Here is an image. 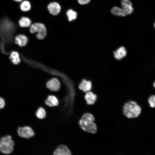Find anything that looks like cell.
<instances>
[{
	"label": "cell",
	"mask_w": 155,
	"mask_h": 155,
	"mask_svg": "<svg viewBox=\"0 0 155 155\" xmlns=\"http://www.w3.org/2000/svg\"><path fill=\"white\" fill-rule=\"evenodd\" d=\"M93 116L89 113L84 114L79 121L81 127L84 131L90 133H95L96 131L97 127L94 122Z\"/></svg>",
	"instance_id": "1"
},
{
	"label": "cell",
	"mask_w": 155,
	"mask_h": 155,
	"mask_svg": "<svg viewBox=\"0 0 155 155\" xmlns=\"http://www.w3.org/2000/svg\"><path fill=\"white\" fill-rule=\"evenodd\" d=\"M123 111L124 115L128 118L137 117L141 113V108L135 102L129 101L124 105Z\"/></svg>",
	"instance_id": "2"
},
{
	"label": "cell",
	"mask_w": 155,
	"mask_h": 155,
	"mask_svg": "<svg viewBox=\"0 0 155 155\" xmlns=\"http://www.w3.org/2000/svg\"><path fill=\"white\" fill-rule=\"evenodd\" d=\"M14 142L11 136L7 135L2 137L0 141V150L4 154L11 153L13 150Z\"/></svg>",
	"instance_id": "3"
},
{
	"label": "cell",
	"mask_w": 155,
	"mask_h": 155,
	"mask_svg": "<svg viewBox=\"0 0 155 155\" xmlns=\"http://www.w3.org/2000/svg\"><path fill=\"white\" fill-rule=\"evenodd\" d=\"M30 31L32 33H37L36 37L40 39H43L46 35V27L43 24L40 23H35L32 25Z\"/></svg>",
	"instance_id": "4"
},
{
	"label": "cell",
	"mask_w": 155,
	"mask_h": 155,
	"mask_svg": "<svg viewBox=\"0 0 155 155\" xmlns=\"http://www.w3.org/2000/svg\"><path fill=\"white\" fill-rule=\"evenodd\" d=\"M18 133L20 137L26 138L31 137L34 135V132L30 127L24 126L18 128Z\"/></svg>",
	"instance_id": "5"
},
{
	"label": "cell",
	"mask_w": 155,
	"mask_h": 155,
	"mask_svg": "<svg viewBox=\"0 0 155 155\" xmlns=\"http://www.w3.org/2000/svg\"><path fill=\"white\" fill-rule=\"evenodd\" d=\"M46 86L52 91H57L59 89L60 84L59 81L57 79L53 78L47 82Z\"/></svg>",
	"instance_id": "6"
},
{
	"label": "cell",
	"mask_w": 155,
	"mask_h": 155,
	"mask_svg": "<svg viewBox=\"0 0 155 155\" xmlns=\"http://www.w3.org/2000/svg\"><path fill=\"white\" fill-rule=\"evenodd\" d=\"M51 14L53 15H57L60 12L61 7L59 4L56 2L50 3L47 7Z\"/></svg>",
	"instance_id": "7"
},
{
	"label": "cell",
	"mask_w": 155,
	"mask_h": 155,
	"mask_svg": "<svg viewBox=\"0 0 155 155\" xmlns=\"http://www.w3.org/2000/svg\"><path fill=\"white\" fill-rule=\"evenodd\" d=\"M53 155H71V154L67 146L64 145H61L55 151Z\"/></svg>",
	"instance_id": "8"
},
{
	"label": "cell",
	"mask_w": 155,
	"mask_h": 155,
	"mask_svg": "<svg viewBox=\"0 0 155 155\" xmlns=\"http://www.w3.org/2000/svg\"><path fill=\"white\" fill-rule=\"evenodd\" d=\"M121 6L125 11L127 15L131 13L133 11L131 2L129 0H122L121 1Z\"/></svg>",
	"instance_id": "9"
},
{
	"label": "cell",
	"mask_w": 155,
	"mask_h": 155,
	"mask_svg": "<svg viewBox=\"0 0 155 155\" xmlns=\"http://www.w3.org/2000/svg\"><path fill=\"white\" fill-rule=\"evenodd\" d=\"M127 52L125 48L121 46L118 49L114 52L115 58L118 60H120L126 56Z\"/></svg>",
	"instance_id": "10"
},
{
	"label": "cell",
	"mask_w": 155,
	"mask_h": 155,
	"mask_svg": "<svg viewBox=\"0 0 155 155\" xmlns=\"http://www.w3.org/2000/svg\"><path fill=\"white\" fill-rule=\"evenodd\" d=\"M79 88L84 92H88L92 88L91 82L89 81L84 80L80 84Z\"/></svg>",
	"instance_id": "11"
},
{
	"label": "cell",
	"mask_w": 155,
	"mask_h": 155,
	"mask_svg": "<svg viewBox=\"0 0 155 155\" xmlns=\"http://www.w3.org/2000/svg\"><path fill=\"white\" fill-rule=\"evenodd\" d=\"M45 104L48 106L53 107L57 106L59 103L57 98L53 95L49 96L45 101Z\"/></svg>",
	"instance_id": "12"
},
{
	"label": "cell",
	"mask_w": 155,
	"mask_h": 155,
	"mask_svg": "<svg viewBox=\"0 0 155 155\" xmlns=\"http://www.w3.org/2000/svg\"><path fill=\"white\" fill-rule=\"evenodd\" d=\"M85 98L88 104H92L96 100V96L92 92L89 91L86 93Z\"/></svg>",
	"instance_id": "13"
},
{
	"label": "cell",
	"mask_w": 155,
	"mask_h": 155,
	"mask_svg": "<svg viewBox=\"0 0 155 155\" xmlns=\"http://www.w3.org/2000/svg\"><path fill=\"white\" fill-rule=\"evenodd\" d=\"M111 13L113 15L119 16H125L127 15L125 10L123 8L118 7H114L111 10Z\"/></svg>",
	"instance_id": "14"
},
{
	"label": "cell",
	"mask_w": 155,
	"mask_h": 155,
	"mask_svg": "<svg viewBox=\"0 0 155 155\" xmlns=\"http://www.w3.org/2000/svg\"><path fill=\"white\" fill-rule=\"evenodd\" d=\"M15 43L20 46H25L28 42L27 37L23 35H19L15 38Z\"/></svg>",
	"instance_id": "15"
},
{
	"label": "cell",
	"mask_w": 155,
	"mask_h": 155,
	"mask_svg": "<svg viewBox=\"0 0 155 155\" xmlns=\"http://www.w3.org/2000/svg\"><path fill=\"white\" fill-rule=\"evenodd\" d=\"M31 20L28 18L23 17L19 20L20 26L22 27H29L31 23Z\"/></svg>",
	"instance_id": "16"
},
{
	"label": "cell",
	"mask_w": 155,
	"mask_h": 155,
	"mask_svg": "<svg viewBox=\"0 0 155 155\" xmlns=\"http://www.w3.org/2000/svg\"><path fill=\"white\" fill-rule=\"evenodd\" d=\"M66 14L68 17V20L69 21H71L75 19L77 16L76 12L71 9L67 11Z\"/></svg>",
	"instance_id": "17"
},
{
	"label": "cell",
	"mask_w": 155,
	"mask_h": 155,
	"mask_svg": "<svg viewBox=\"0 0 155 155\" xmlns=\"http://www.w3.org/2000/svg\"><path fill=\"white\" fill-rule=\"evenodd\" d=\"M10 58L12 62L15 64H17L20 62L18 53L15 51H13L10 55Z\"/></svg>",
	"instance_id": "18"
},
{
	"label": "cell",
	"mask_w": 155,
	"mask_h": 155,
	"mask_svg": "<svg viewBox=\"0 0 155 155\" xmlns=\"http://www.w3.org/2000/svg\"><path fill=\"white\" fill-rule=\"evenodd\" d=\"M21 9L24 11H29L31 8L30 3L28 1H25L22 2L20 5Z\"/></svg>",
	"instance_id": "19"
},
{
	"label": "cell",
	"mask_w": 155,
	"mask_h": 155,
	"mask_svg": "<svg viewBox=\"0 0 155 155\" xmlns=\"http://www.w3.org/2000/svg\"><path fill=\"white\" fill-rule=\"evenodd\" d=\"M36 115L38 118L42 119L46 116V112L43 108L40 107L37 110Z\"/></svg>",
	"instance_id": "20"
},
{
	"label": "cell",
	"mask_w": 155,
	"mask_h": 155,
	"mask_svg": "<svg viewBox=\"0 0 155 155\" xmlns=\"http://www.w3.org/2000/svg\"><path fill=\"white\" fill-rule=\"evenodd\" d=\"M148 102L152 108L155 107V95L150 96L148 100Z\"/></svg>",
	"instance_id": "21"
},
{
	"label": "cell",
	"mask_w": 155,
	"mask_h": 155,
	"mask_svg": "<svg viewBox=\"0 0 155 155\" xmlns=\"http://www.w3.org/2000/svg\"><path fill=\"white\" fill-rule=\"evenodd\" d=\"M91 0H78V3L81 5H85L89 3Z\"/></svg>",
	"instance_id": "22"
},
{
	"label": "cell",
	"mask_w": 155,
	"mask_h": 155,
	"mask_svg": "<svg viewBox=\"0 0 155 155\" xmlns=\"http://www.w3.org/2000/svg\"><path fill=\"white\" fill-rule=\"evenodd\" d=\"M5 105V102L4 99L1 98H0V108H3Z\"/></svg>",
	"instance_id": "23"
},
{
	"label": "cell",
	"mask_w": 155,
	"mask_h": 155,
	"mask_svg": "<svg viewBox=\"0 0 155 155\" xmlns=\"http://www.w3.org/2000/svg\"><path fill=\"white\" fill-rule=\"evenodd\" d=\"M13 0L17 2H20L22 0Z\"/></svg>",
	"instance_id": "24"
},
{
	"label": "cell",
	"mask_w": 155,
	"mask_h": 155,
	"mask_svg": "<svg viewBox=\"0 0 155 155\" xmlns=\"http://www.w3.org/2000/svg\"><path fill=\"white\" fill-rule=\"evenodd\" d=\"M153 86L155 88V82H154L153 84Z\"/></svg>",
	"instance_id": "25"
},
{
	"label": "cell",
	"mask_w": 155,
	"mask_h": 155,
	"mask_svg": "<svg viewBox=\"0 0 155 155\" xmlns=\"http://www.w3.org/2000/svg\"><path fill=\"white\" fill-rule=\"evenodd\" d=\"M154 26H155V24H154Z\"/></svg>",
	"instance_id": "26"
}]
</instances>
